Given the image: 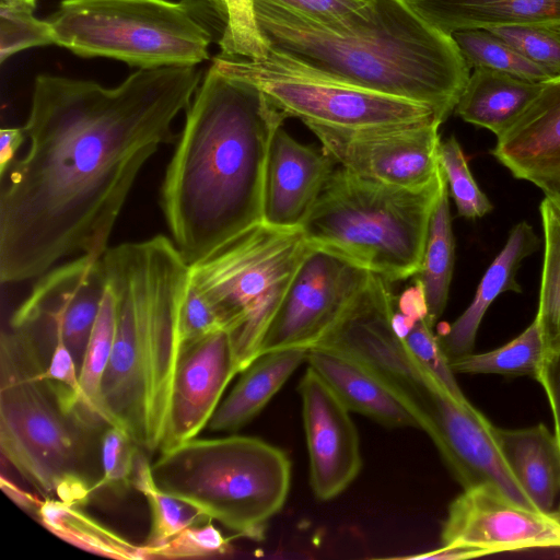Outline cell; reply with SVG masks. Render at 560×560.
<instances>
[{"mask_svg": "<svg viewBox=\"0 0 560 560\" xmlns=\"http://www.w3.org/2000/svg\"><path fill=\"white\" fill-rule=\"evenodd\" d=\"M501 455L537 512L555 511L560 494V450L555 433L539 423L524 429L495 428Z\"/></svg>", "mask_w": 560, "mask_h": 560, "instance_id": "21", "label": "cell"}, {"mask_svg": "<svg viewBox=\"0 0 560 560\" xmlns=\"http://www.w3.org/2000/svg\"><path fill=\"white\" fill-rule=\"evenodd\" d=\"M451 36L469 68L505 72L536 83L550 80L544 70L489 30H460Z\"/></svg>", "mask_w": 560, "mask_h": 560, "instance_id": "31", "label": "cell"}, {"mask_svg": "<svg viewBox=\"0 0 560 560\" xmlns=\"http://www.w3.org/2000/svg\"><path fill=\"white\" fill-rule=\"evenodd\" d=\"M305 125L322 143L324 153L361 177L420 188L434 180L440 172L442 122L436 118L362 129Z\"/></svg>", "mask_w": 560, "mask_h": 560, "instance_id": "12", "label": "cell"}, {"mask_svg": "<svg viewBox=\"0 0 560 560\" xmlns=\"http://www.w3.org/2000/svg\"><path fill=\"white\" fill-rule=\"evenodd\" d=\"M491 154L544 194L560 192V78L541 83L535 98L499 137Z\"/></svg>", "mask_w": 560, "mask_h": 560, "instance_id": "18", "label": "cell"}, {"mask_svg": "<svg viewBox=\"0 0 560 560\" xmlns=\"http://www.w3.org/2000/svg\"><path fill=\"white\" fill-rule=\"evenodd\" d=\"M551 79L560 78V32L549 25L490 28Z\"/></svg>", "mask_w": 560, "mask_h": 560, "instance_id": "36", "label": "cell"}, {"mask_svg": "<svg viewBox=\"0 0 560 560\" xmlns=\"http://www.w3.org/2000/svg\"><path fill=\"white\" fill-rule=\"evenodd\" d=\"M546 347L536 318L516 338L504 346L485 352L468 353L450 361L454 373L528 376L539 381Z\"/></svg>", "mask_w": 560, "mask_h": 560, "instance_id": "28", "label": "cell"}, {"mask_svg": "<svg viewBox=\"0 0 560 560\" xmlns=\"http://www.w3.org/2000/svg\"><path fill=\"white\" fill-rule=\"evenodd\" d=\"M372 272L310 246L259 347V355L315 346L339 322Z\"/></svg>", "mask_w": 560, "mask_h": 560, "instance_id": "11", "label": "cell"}, {"mask_svg": "<svg viewBox=\"0 0 560 560\" xmlns=\"http://www.w3.org/2000/svg\"><path fill=\"white\" fill-rule=\"evenodd\" d=\"M212 65L255 84L304 124L362 129L436 118L427 105L354 85L272 49L261 59L219 55Z\"/></svg>", "mask_w": 560, "mask_h": 560, "instance_id": "10", "label": "cell"}, {"mask_svg": "<svg viewBox=\"0 0 560 560\" xmlns=\"http://www.w3.org/2000/svg\"><path fill=\"white\" fill-rule=\"evenodd\" d=\"M302 416L314 495L328 501L342 493L362 468L357 427L350 410L308 366L300 383Z\"/></svg>", "mask_w": 560, "mask_h": 560, "instance_id": "15", "label": "cell"}, {"mask_svg": "<svg viewBox=\"0 0 560 560\" xmlns=\"http://www.w3.org/2000/svg\"><path fill=\"white\" fill-rule=\"evenodd\" d=\"M222 329L225 326L215 306L188 277L180 313L183 347Z\"/></svg>", "mask_w": 560, "mask_h": 560, "instance_id": "40", "label": "cell"}, {"mask_svg": "<svg viewBox=\"0 0 560 560\" xmlns=\"http://www.w3.org/2000/svg\"><path fill=\"white\" fill-rule=\"evenodd\" d=\"M441 546L474 548L485 556L560 547V513L526 509L493 486L465 489L448 505Z\"/></svg>", "mask_w": 560, "mask_h": 560, "instance_id": "13", "label": "cell"}, {"mask_svg": "<svg viewBox=\"0 0 560 560\" xmlns=\"http://www.w3.org/2000/svg\"><path fill=\"white\" fill-rule=\"evenodd\" d=\"M156 485L237 536L265 539L291 485L287 453L255 436L190 439L160 452Z\"/></svg>", "mask_w": 560, "mask_h": 560, "instance_id": "7", "label": "cell"}, {"mask_svg": "<svg viewBox=\"0 0 560 560\" xmlns=\"http://www.w3.org/2000/svg\"><path fill=\"white\" fill-rule=\"evenodd\" d=\"M439 163L460 217L481 218L493 209L489 198L477 185L464 151L454 136L441 141Z\"/></svg>", "mask_w": 560, "mask_h": 560, "instance_id": "33", "label": "cell"}, {"mask_svg": "<svg viewBox=\"0 0 560 560\" xmlns=\"http://www.w3.org/2000/svg\"><path fill=\"white\" fill-rule=\"evenodd\" d=\"M546 392L555 423V436L560 450V348L546 353L538 381Z\"/></svg>", "mask_w": 560, "mask_h": 560, "instance_id": "42", "label": "cell"}, {"mask_svg": "<svg viewBox=\"0 0 560 560\" xmlns=\"http://www.w3.org/2000/svg\"><path fill=\"white\" fill-rule=\"evenodd\" d=\"M308 248L300 229L260 223L189 265V281L212 302L232 336L241 372L258 358L266 329Z\"/></svg>", "mask_w": 560, "mask_h": 560, "instance_id": "9", "label": "cell"}, {"mask_svg": "<svg viewBox=\"0 0 560 560\" xmlns=\"http://www.w3.org/2000/svg\"><path fill=\"white\" fill-rule=\"evenodd\" d=\"M440 31L560 25V0H406Z\"/></svg>", "mask_w": 560, "mask_h": 560, "instance_id": "22", "label": "cell"}, {"mask_svg": "<svg viewBox=\"0 0 560 560\" xmlns=\"http://www.w3.org/2000/svg\"><path fill=\"white\" fill-rule=\"evenodd\" d=\"M138 447L127 431L116 425H107L101 436L102 477L95 488L121 490L131 486Z\"/></svg>", "mask_w": 560, "mask_h": 560, "instance_id": "38", "label": "cell"}, {"mask_svg": "<svg viewBox=\"0 0 560 560\" xmlns=\"http://www.w3.org/2000/svg\"><path fill=\"white\" fill-rule=\"evenodd\" d=\"M10 1L23 2V3L31 4V5H33V7H35V5H36V0H10Z\"/></svg>", "mask_w": 560, "mask_h": 560, "instance_id": "47", "label": "cell"}, {"mask_svg": "<svg viewBox=\"0 0 560 560\" xmlns=\"http://www.w3.org/2000/svg\"><path fill=\"white\" fill-rule=\"evenodd\" d=\"M544 232L538 322L546 352L560 348V192H548L539 206Z\"/></svg>", "mask_w": 560, "mask_h": 560, "instance_id": "27", "label": "cell"}, {"mask_svg": "<svg viewBox=\"0 0 560 560\" xmlns=\"http://www.w3.org/2000/svg\"><path fill=\"white\" fill-rule=\"evenodd\" d=\"M541 83L476 68L456 104L455 113L466 122L488 129L499 137L535 98Z\"/></svg>", "mask_w": 560, "mask_h": 560, "instance_id": "24", "label": "cell"}, {"mask_svg": "<svg viewBox=\"0 0 560 560\" xmlns=\"http://www.w3.org/2000/svg\"><path fill=\"white\" fill-rule=\"evenodd\" d=\"M432 329L433 327L427 318H421L416 322L402 340L419 362L433 373L456 399L468 402L458 386L439 337L433 334Z\"/></svg>", "mask_w": 560, "mask_h": 560, "instance_id": "39", "label": "cell"}, {"mask_svg": "<svg viewBox=\"0 0 560 560\" xmlns=\"http://www.w3.org/2000/svg\"><path fill=\"white\" fill-rule=\"evenodd\" d=\"M1 488L3 492L21 509L33 512L36 514L39 509L42 501L37 500L31 493L20 489L15 483L11 480L7 479L4 476H1L0 480Z\"/></svg>", "mask_w": 560, "mask_h": 560, "instance_id": "46", "label": "cell"}, {"mask_svg": "<svg viewBox=\"0 0 560 560\" xmlns=\"http://www.w3.org/2000/svg\"><path fill=\"white\" fill-rule=\"evenodd\" d=\"M538 246L539 238L532 225L522 221L513 226L503 248L483 273L469 306L438 336L450 361L472 352L481 320L500 294L522 292L516 272L522 260Z\"/></svg>", "mask_w": 560, "mask_h": 560, "instance_id": "20", "label": "cell"}, {"mask_svg": "<svg viewBox=\"0 0 560 560\" xmlns=\"http://www.w3.org/2000/svg\"><path fill=\"white\" fill-rule=\"evenodd\" d=\"M334 170V161L324 151L300 143L279 127L267 156L262 223L300 229Z\"/></svg>", "mask_w": 560, "mask_h": 560, "instance_id": "17", "label": "cell"}, {"mask_svg": "<svg viewBox=\"0 0 560 560\" xmlns=\"http://www.w3.org/2000/svg\"><path fill=\"white\" fill-rule=\"evenodd\" d=\"M35 7L10 0H0V62L11 56L38 46L55 44L50 23L34 15Z\"/></svg>", "mask_w": 560, "mask_h": 560, "instance_id": "34", "label": "cell"}, {"mask_svg": "<svg viewBox=\"0 0 560 560\" xmlns=\"http://www.w3.org/2000/svg\"><path fill=\"white\" fill-rule=\"evenodd\" d=\"M52 340L54 347L51 355L40 375L44 378L66 386L77 396L81 404V387L79 383L78 365L61 335L54 334Z\"/></svg>", "mask_w": 560, "mask_h": 560, "instance_id": "41", "label": "cell"}, {"mask_svg": "<svg viewBox=\"0 0 560 560\" xmlns=\"http://www.w3.org/2000/svg\"><path fill=\"white\" fill-rule=\"evenodd\" d=\"M115 327V302L106 281L100 311L79 369L81 405L103 424L106 423L102 413V383L113 352Z\"/></svg>", "mask_w": 560, "mask_h": 560, "instance_id": "30", "label": "cell"}, {"mask_svg": "<svg viewBox=\"0 0 560 560\" xmlns=\"http://www.w3.org/2000/svg\"><path fill=\"white\" fill-rule=\"evenodd\" d=\"M306 362L350 411L387 428L420 429L410 409L357 357L334 347L318 345L308 348Z\"/></svg>", "mask_w": 560, "mask_h": 560, "instance_id": "19", "label": "cell"}, {"mask_svg": "<svg viewBox=\"0 0 560 560\" xmlns=\"http://www.w3.org/2000/svg\"><path fill=\"white\" fill-rule=\"evenodd\" d=\"M38 332L3 330L0 339V448L45 498L84 503L95 489L90 436L103 423L66 386L42 377Z\"/></svg>", "mask_w": 560, "mask_h": 560, "instance_id": "5", "label": "cell"}, {"mask_svg": "<svg viewBox=\"0 0 560 560\" xmlns=\"http://www.w3.org/2000/svg\"><path fill=\"white\" fill-rule=\"evenodd\" d=\"M48 22L56 45L140 69L197 66L213 40L187 1L62 0Z\"/></svg>", "mask_w": 560, "mask_h": 560, "instance_id": "8", "label": "cell"}, {"mask_svg": "<svg viewBox=\"0 0 560 560\" xmlns=\"http://www.w3.org/2000/svg\"><path fill=\"white\" fill-rule=\"evenodd\" d=\"M145 451L137 450L131 486L143 494L151 513V528L144 546L165 542L183 529L208 522L202 512L162 490L155 482Z\"/></svg>", "mask_w": 560, "mask_h": 560, "instance_id": "29", "label": "cell"}, {"mask_svg": "<svg viewBox=\"0 0 560 560\" xmlns=\"http://www.w3.org/2000/svg\"><path fill=\"white\" fill-rule=\"evenodd\" d=\"M398 311L415 320L427 318L428 311L424 293L418 280H416L415 285L406 290L399 298Z\"/></svg>", "mask_w": 560, "mask_h": 560, "instance_id": "44", "label": "cell"}, {"mask_svg": "<svg viewBox=\"0 0 560 560\" xmlns=\"http://www.w3.org/2000/svg\"><path fill=\"white\" fill-rule=\"evenodd\" d=\"M202 81L196 66L140 69L107 88L35 78L27 149L0 195V280L38 278L69 256L101 257L148 160L177 141L173 124ZM4 175V177H5Z\"/></svg>", "mask_w": 560, "mask_h": 560, "instance_id": "1", "label": "cell"}, {"mask_svg": "<svg viewBox=\"0 0 560 560\" xmlns=\"http://www.w3.org/2000/svg\"><path fill=\"white\" fill-rule=\"evenodd\" d=\"M35 515L54 535L89 552L114 559H145L142 546L131 544L75 504L45 498Z\"/></svg>", "mask_w": 560, "mask_h": 560, "instance_id": "26", "label": "cell"}, {"mask_svg": "<svg viewBox=\"0 0 560 560\" xmlns=\"http://www.w3.org/2000/svg\"><path fill=\"white\" fill-rule=\"evenodd\" d=\"M560 32V25L555 26Z\"/></svg>", "mask_w": 560, "mask_h": 560, "instance_id": "48", "label": "cell"}, {"mask_svg": "<svg viewBox=\"0 0 560 560\" xmlns=\"http://www.w3.org/2000/svg\"><path fill=\"white\" fill-rule=\"evenodd\" d=\"M307 350L289 348L259 355L241 372L242 376L219 404L207 428L211 432H235L247 424L306 361Z\"/></svg>", "mask_w": 560, "mask_h": 560, "instance_id": "23", "label": "cell"}, {"mask_svg": "<svg viewBox=\"0 0 560 560\" xmlns=\"http://www.w3.org/2000/svg\"><path fill=\"white\" fill-rule=\"evenodd\" d=\"M102 260L116 311L102 383L103 420L127 431L145 452H160L183 349L180 313L189 265L164 235L108 247Z\"/></svg>", "mask_w": 560, "mask_h": 560, "instance_id": "3", "label": "cell"}, {"mask_svg": "<svg viewBox=\"0 0 560 560\" xmlns=\"http://www.w3.org/2000/svg\"><path fill=\"white\" fill-rule=\"evenodd\" d=\"M445 179L440 172L407 188L335 168L300 226L306 243L330 252L388 282L416 276L430 219Z\"/></svg>", "mask_w": 560, "mask_h": 560, "instance_id": "6", "label": "cell"}, {"mask_svg": "<svg viewBox=\"0 0 560 560\" xmlns=\"http://www.w3.org/2000/svg\"><path fill=\"white\" fill-rule=\"evenodd\" d=\"M223 24L222 56L261 59L269 47L257 24L254 0H208Z\"/></svg>", "mask_w": 560, "mask_h": 560, "instance_id": "32", "label": "cell"}, {"mask_svg": "<svg viewBox=\"0 0 560 560\" xmlns=\"http://www.w3.org/2000/svg\"><path fill=\"white\" fill-rule=\"evenodd\" d=\"M332 31H352L372 19L376 0H266Z\"/></svg>", "mask_w": 560, "mask_h": 560, "instance_id": "35", "label": "cell"}, {"mask_svg": "<svg viewBox=\"0 0 560 560\" xmlns=\"http://www.w3.org/2000/svg\"><path fill=\"white\" fill-rule=\"evenodd\" d=\"M269 49L327 74L429 106L443 124L470 77L451 35L406 0H376L366 24L332 31L266 0H254Z\"/></svg>", "mask_w": 560, "mask_h": 560, "instance_id": "4", "label": "cell"}, {"mask_svg": "<svg viewBox=\"0 0 560 560\" xmlns=\"http://www.w3.org/2000/svg\"><path fill=\"white\" fill-rule=\"evenodd\" d=\"M142 547L145 559L205 558L224 556L233 550L212 520L189 526L161 545Z\"/></svg>", "mask_w": 560, "mask_h": 560, "instance_id": "37", "label": "cell"}, {"mask_svg": "<svg viewBox=\"0 0 560 560\" xmlns=\"http://www.w3.org/2000/svg\"><path fill=\"white\" fill-rule=\"evenodd\" d=\"M106 289L102 256L80 255L37 278L10 326L60 334L80 369Z\"/></svg>", "mask_w": 560, "mask_h": 560, "instance_id": "14", "label": "cell"}, {"mask_svg": "<svg viewBox=\"0 0 560 560\" xmlns=\"http://www.w3.org/2000/svg\"><path fill=\"white\" fill-rule=\"evenodd\" d=\"M485 556L480 550L458 547V546H441L440 548L420 555L405 556L404 559H428V560H455L470 559Z\"/></svg>", "mask_w": 560, "mask_h": 560, "instance_id": "45", "label": "cell"}, {"mask_svg": "<svg viewBox=\"0 0 560 560\" xmlns=\"http://www.w3.org/2000/svg\"><path fill=\"white\" fill-rule=\"evenodd\" d=\"M448 197L445 178L430 219L421 268L415 276L423 289L427 320L432 327L446 307L455 261Z\"/></svg>", "mask_w": 560, "mask_h": 560, "instance_id": "25", "label": "cell"}, {"mask_svg": "<svg viewBox=\"0 0 560 560\" xmlns=\"http://www.w3.org/2000/svg\"><path fill=\"white\" fill-rule=\"evenodd\" d=\"M26 140L23 127L2 128L0 131V175L4 177L16 160L20 148Z\"/></svg>", "mask_w": 560, "mask_h": 560, "instance_id": "43", "label": "cell"}, {"mask_svg": "<svg viewBox=\"0 0 560 560\" xmlns=\"http://www.w3.org/2000/svg\"><path fill=\"white\" fill-rule=\"evenodd\" d=\"M238 373L241 369L229 330L222 329L185 345L174 375L168 424L160 452L197 438Z\"/></svg>", "mask_w": 560, "mask_h": 560, "instance_id": "16", "label": "cell"}, {"mask_svg": "<svg viewBox=\"0 0 560 560\" xmlns=\"http://www.w3.org/2000/svg\"><path fill=\"white\" fill-rule=\"evenodd\" d=\"M288 116L255 84L211 65L186 109L160 205L188 265L262 223L270 142Z\"/></svg>", "mask_w": 560, "mask_h": 560, "instance_id": "2", "label": "cell"}]
</instances>
